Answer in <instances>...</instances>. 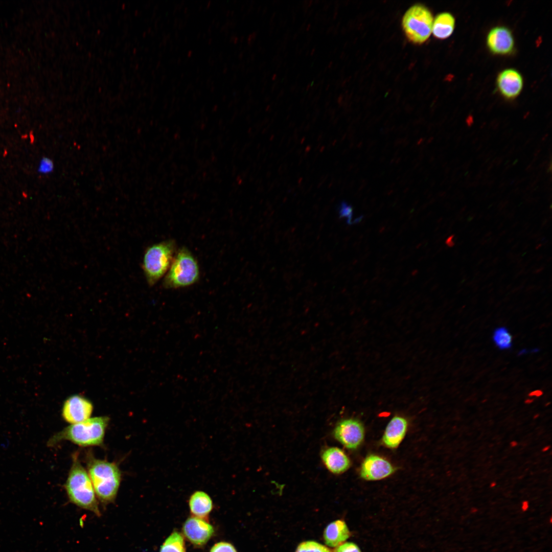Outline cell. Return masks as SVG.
I'll use <instances>...</instances> for the list:
<instances>
[{"mask_svg": "<svg viewBox=\"0 0 552 552\" xmlns=\"http://www.w3.org/2000/svg\"><path fill=\"white\" fill-rule=\"evenodd\" d=\"M333 434L335 438L347 449L355 450L363 441L364 428L358 420L346 419L336 425Z\"/></svg>", "mask_w": 552, "mask_h": 552, "instance_id": "obj_7", "label": "cell"}, {"mask_svg": "<svg viewBox=\"0 0 552 552\" xmlns=\"http://www.w3.org/2000/svg\"><path fill=\"white\" fill-rule=\"evenodd\" d=\"M199 276L197 260L188 249L182 247L176 252L163 285L168 289L186 287L196 283Z\"/></svg>", "mask_w": 552, "mask_h": 552, "instance_id": "obj_5", "label": "cell"}, {"mask_svg": "<svg viewBox=\"0 0 552 552\" xmlns=\"http://www.w3.org/2000/svg\"><path fill=\"white\" fill-rule=\"evenodd\" d=\"M350 535L345 521L338 519L327 525L324 530L323 537L326 545L334 547L343 543Z\"/></svg>", "mask_w": 552, "mask_h": 552, "instance_id": "obj_15", "label": "cell"}, {"mask_svg": "<svg viewBox=\"0 0 552 552\" xmlns=\"http://www.w3.org/2000/svg\"><path fill=\"white\" fill-rule=\"evenodd\" d=\"M109 418L96 417L71 424L52 436L47 446L54 447L60 442L68 441L81 447L102 446Z\"/></svg>", "mask_w": 552, "mask_h": 552, "instance_id": "obj_2", "label": "cell"}, {"mask_svg": "<svg viewBox=\"0 0 552 552\" xmlns=\"http://www.w3.org/2000/svg\"><path fill=\"white\" fill-rule=\"evenodd\" d=\"M175 253L176 244L172 240L154 244L146 249L142 266L149 286L154 285L167 272Z\"/></svg>", "mask_w": 552, "mask_h": 552, "instance_id": "obj_4", "label": "cell"}, {"mask_svg": "<svg viewBox=\"0 0 552 552\" xmlns=\"http://www.w3.org/2000/svg\"><path fill=\"white\" fill-rule=\"evenodd\" d=\"M321 458L328 470L334 474L344 472L351 465L347 455L337 447H329L324 450L321 454Z\"/></svg>", "mask_w": 552, "mask_h": 552, "instance_id": "obj_14", "label": "cell"}, {"mask_svg": "<svg viewBox=\"0 0 552 552\" xmlns=\"http://www.w3.org/2000/svg\"><path fill=\"white\" fill-rule=\"evenodd\" d=\"M91 402L83 396L74 395L64 402L61 416L63 419L71 424L84 421L90 418L93 411Z\"/></svg>", "mask_w": 552, "mask_h": 552, "instance_id": "obj_8", "label": "cell"}, {"mask_svg": "<svg viewBox=\"0 0 552 552\" xmlns=\"http://www.w3.org/2000/svg\"><path fill=\"white\" fill-rule=\"evenodd\" d=\"M543 392L541 390H535L531 392L528 395L530 397H539L541 396Z\"/></svg>", "mask_w": 552, "mask_h": 552, "instance_id": "obj_25", "label": "cell"}, {"mask_svg": "<svg viewBox=\"0 0 552 552\" xmlns=\"http://www.w3.org/2000/svg\"><path fill=\"white\" fill-rule=\"evenodd\" d=\"M497 482L496 481H492L490 484V487L491 488H494L496 486Z\"/></svg>", "mask_w": 552, "mask_h": 552, "instance_id": "obj_30", "label": "cell"}, {"mask_svg": "<svg viewBox=\"0 0 552 552\" xmlns=\"http://www.w3.org/2000/svg\"><path fill=\"white\" fill-rule=\"evenodd\" d=\"M455 18L448 12L439 14L433 21L432 32L439 39H445L452 34L455 27Z\"/></svg>", "mask_w": 552, "mask_h": 552, "instance_id": "obj_16", "label": "cell"}, {"mask_svg": "<svg viewBox=\"0 0 552 552\" xmlns=\"http://www.w3.org/2000/svg\"><path fill=\"white\" fill-rule=\"evenodd\" d=\"M550 445H546V446H544V447H543L542 448V451L543 452H547V451H549L550 450Z\"/></svg>", "mask_w": 552, "mask_h": 552, "instance_id": "obj_29", "label": "cell"}, {"mask_svg": "<svg viewBox=\"0 0 552 552\" xmlns=\"http://www.w3.org/2000/svg\"><path fill=\"white\" fill-rule=\"evenodd\" d=\"M486 44L489 51L497 55H509L515 50V40L511 30L499 26L491 29L488 32Z\"/></svg>", "mask_w": 552, "mask_h": 552, "instance_id": "obj_9", "label": "cell"}, {"mask_svg": "<svg viewBox=\"0 0 552 552\" xmlns=\"http://www.w3.org/2000/svg\"><path fill=\"white\" fill-rule=\"evenodd\" d=\"M210 552H237V551L230 543L222 542L214 545Z\"/></svg>", "mask_w": 552, "mask_h": 552, "instance_id": "obj_22", "label": "cell"}, {"mask_svg": "<svg viewBox=\"0 0 552 552\" xmlns=\"http://www.w3.org/2000/svg\"><path fill=\"white\" fill-rule=\"evenodd\" d=\"M189 504L191 512L198 517L206 516L213 508L210 496L202 491L194 492L190 497Z\"/></svg>", "mask_w": 552, "mask_h": 552, "instance_id": "obj_17", "label": "cell"}, {"mask_svg": "<svg viewBox=\"0 0 552 552\" xmlns=\"http://www.w3.org/2000/svg\"><path fill=\"white\" fill-rule=\"evenodd\" d=\"M433 18L430 11L425 6L416 4L405 13L402 26L408 40L415 44H422L432 32Z\"/></svg>", "mask_w": 552, "mask_h": 552, "instance_id": "obj_6", "label": "cell"}, {"mask_svg": "<svg viewBox=\"0 0 552 552\" xmlns=\"http://www.w3.org/2000/svg\"><path fill=\"white\" fill-rule=\"evenodd\" d=\"M453 237V236H451L447 240L446 244L449 246H452L454 244V242H453V241L452 240Z\"/></svg>", "mask_w": 552, "mask_h": 552, "instance_id": "obj_27", "label": "cell"}, {"mask_svg": "<svg viewBox=\"0 0 552 552\" xmlns=\"http://www.w3.org/2000/svg\"><path fill=\"white\" fill-rule=\"evenodd\" d=\"M539 416H540V415L539 413H536L534 416L533 419H537V418H538L539 417Z\"/></svg>", "mask_w": 552, "mask_h": 552, "instance_id": "obj_33", "label": "cell"}, {"mask_svg": "<svg viewBox=\"0 0 552 552\" xmlns=\"http://www.w3.org/2000/svg\"><path fill=\"white\" fill-rule=\"evenodd\" d=\"M477 510H477V509L476 508H475V507H473V508H472L471 509V510H470V512H471L472 513H475L476 512H477Z\"/></svg>", "mask_w": 552, "mask_h": 552, "instance_id": "obj_32", "label": "cell"}, {"mask_svg": "<svg viewBox=\"0 0 552 552\" xmlns=\"http://www.w3.org/2000/svg\"><path fill=\"white\" fill-rule=\"evenodd\" d=\"M160 552H186L182 536L177 532L173 533L161 546Z\"/></svg>", "mask_w": 552, "mask_h": 552, "instance_id": "obj_18", "label": "cell"}, {"mask_svg": "<svg viewBox=\"0 0 552 552\" xmlns=\"http://www.w3.org/2000/svg\"><path fill=\"white\" fill-rule=\"evenodd\" d=\"M496 86L499 94L508 100L517 97L523 86V77L516 70L508 68L502 71L496 79Z\"/></svg>", "mask_w": 552, "mask_h": 552, "instance_id": "obj_11", "label": "cell"}, {"mask_svg": "<svg viewBox=\"0 0 552 552\" xmlns=\"http://www.w3.org/2000/svg\"><path fill=\"white\" fill-rule=\"evenodd\" d=\"M533 399H527L525 400V403H526V404H529L532 403L533 402Z\"/></svg>", "mask_w": 552, "mask_h": 552, "instance_id": "obj_31", "label": "cell"}, {"mask_svg": "<svg viewBox=\"0 0 552 552\" xmlns=\"http://www.w3.org/2000/svg\"><path fill=\"white\" fill-rule=\"evenodd\" d=\"M521 508L523 511H526L529 508L528 501L527 500L523 501L521 503Z\"/></svg>", "mask_w": 552, "mask_h": 552, "instance_id": "obj_26", "label": "cell"}, {"mask_svg": "<svg viewBox=\"0 0 552 552\" xmlns=\"http://www.w3.org/2000/svg\"><path fill=\"white\" fill-rule=\"evenodd\" d=\"M64 488L71 502L97 516H101L94 489L87 472L81 465L78 453H74Z\"/></svg>", "mask_w": 552, "mask_h": 552, "instance_id": "obj_3", "label": "cell"}, {"mask_svg": "<svg viewBox=\"0 0 552 552\" xmlns=\"http://www.w3.org/2000/svg\"><path fill=\"white\" fill-rule=\"evenodd\" d=\"M87 473L97 497L103 505L113 503L122 479L121 471L114 462L97 459L90 452L86 455Z\"/></svg>", "mask_w": 552, "mask_h": 552, "instance_id": "obj_1", "label": "cell"}, {"mask_svg": "<svg viewBox=\"0 0 552 552\" xmlns=\"http://www.w3.org/2000/svg\"><path fill=\"white\" fill-rule=\"evenodd\" d=\"M53 168V161L50 158L44 157L41 160L38 171L41 173L47 174L52 172Z\"/></svg>", "mask_w": 552, "mask_h": 552, "instance_id": "obj_23", "label": "cell"}, {"mask_svg": "<svg viewBox=\"0 0 552 552\" xmlns=\"http://www.w3.org/2000/svg\"><path fill=\"white\" fill-rule=\"evenodd\" d=\"M295 552H333L327 546L314 541H307L300 543Z\"/></svg>", "mask_w": 552, "mask_h": 552, "instance_id": "obj_20", "label": "cell"}, {"mask_svg": "<svg viewBox=\"0 0 552 552\" xmlns=\"http://www.w3.org/2000/svg\"><path fill=\"white\" fill-rule=\"evenodd\" d=\"M183 531L185 536L194 544H205L212 537L213 526L199 517H192L185 522Z\"/></svg>", "mask_w": 552, "mask_h": 552, "instance_id": "obj_12", "label": "cell"}, {"mask_svg": "<svg viewBox=\"0 0 552 552\" xmlns=\"http://www.w3.org/2000/svg\"><path fill=\"white\" fill-rule=\"evenodd\" d=\"M518 443L516 441H512L510 443V446L512 448H514V447H516L518 445Z\"/></svg>", "mask_w": 552, "mask_h": 552, "instance_id": "obj_28", "label": "cell"}, {"mask_svg": "<svg viewBox=\"0 0 552 552\" xmlns=\"http://www.w3.org/2000/svg\"><path fill=\"white\" fill-rule=\"evenodd\" d=\"M493 340L495 345L501 350L509 349L512 345V336L504 327L497 328L494 330Z\"/></svg>", "mask_w": 552, "mask_h": 552, "instance_id": "obj_19", "label": "cell"}, {"mask_svg": "<svg viewBox=\"0 0 552 552\" xmlns=\"http://www.w3.org/2000/svg\"><path fill=\"white\" fill-rule=\"evenodd\" d=\"M333 552H361L358 545L354 543L347 542L336 547Z\"/></svg>", "mask_w": 552, "mask_h": 552, "instance_id": "obj_21", "label": "cell"}, {"mask_svg": "<svg viewBox=\"0 0 552 552\" xmlns=\"http://www.w3.org/2000/svg\"><path fill=\"white\" fill-rule=\"evenodd\" d=\"M339 213L340 217H347L348 218V223L349 224L352 223L351 219V213L352 208L348 205L347 204L343 202L341 204L339 210Z\"/></svg>", "mask_w": 552, "mask_h": 552, "instance_id": "obj_24", "label": "cell"}, {"mask_svg": "<svg viewBox=\"0 0 552 552\" xmlns=\"http://www.w3.org/2000/svg\"><path fill=\"white\" fill-rule=\"evenodd\" d=\"M408 428L407 420L400 416H394L387 425L382 442L387 448H397L404 438Z\"/></svg>", "mask_w": 552, "mask_h": 552, "instance_id": "obj_13", "label": "cell"}, {"mask_svg": "<svg viewBox=\"0 0 552 552\" xmlns=\"http://www.w3.org/2000/svg\"><path fill=\"white\" fill-rule=\"evenodd\" d=\"M395 471L394 467L385 458L375 454L367 455L362 462L360 476L366 480H378L387 477Z\"/></svg>", "mask_w": 552, "mask_h": 552, "instance_id": "obj_10", "label": "cell"}]
</instances>
